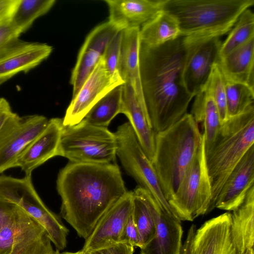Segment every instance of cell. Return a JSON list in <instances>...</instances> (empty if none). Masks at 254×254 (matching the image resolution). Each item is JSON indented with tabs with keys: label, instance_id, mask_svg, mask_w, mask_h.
Here are the masks:
<instances>
[{
	"label": "cell",
	"instance_id": "21",
	"mask_svg": "<svg viewBox=\"0 0 254 254\" xmlns=\"http://www.w3.org/2000/svg\"><path fill=\"white\" fill-rule=\"evenodd\" d=\"M121 113L128 118L141 146L152 162L155 152L156 133L145 105L139 100L132 87L127 83L123 85Z\"/></svg>",
	"mask_w": 254,
	"mask_h": 254
},
{
	"label": "cell",
	"instance_id": "3",
	"mask_svg": "<svg viewBox=\"0 0 254 254\" xmlns=\"http://www.w3.org/2000/svg\"><path fill=\"white\" fill-rule=\"evenodd\" d=\"M203 134L190 114L156 133L152 163L167 200L176 193L202 142Z\"/></svg>",
	"mask_w": 254,
	"mask_h": 254
},
{
	"label": "cell",
	"instance_id": "10",
	"mask_svg": "<svg viewBox=\"0 0 254 254\" xmlns=\"http://www.w3.org/2000/svg\"><path fill=\"white\" fill-rule=\"evenodd\" d=\"M49 120L40 115L13 112L0 130V173L14 168L19 156L44 129Z\"/></svg>",
	"mask_w": 254,
	"mask_h": 254
},
{
	"label": "cell",
	"instance_id": "1",
	"mask_svg": "<svg viewBox=\"0 0 254 254\" xmlns=\"http://www.w3.org/2000/svg\"><path fill=\"white\" fill-rule=\"evenodd\" d=\"M195 45L184 36L157 47L140 42L139 64L143 98L155 132L179 121L194 98L187 91L183 74L188 58Z\"/></svg>",
	"mask_w": 254,
	"mask_h": 254
},
{
	"label": "cell",
	"instance_id": "8",
	"mask_svg": "<svg viewBox=\"0 0 254 254\" xmlns=\"http://www.w3.org/2000/svg\"><path fill=\"white\" fill-rule=\"evenodd\" d=\"M178 190L169 204L181 221H192L208 213L211 186L206 163L204 136Z\"/></svg>",
	"mask_w": 254,
	"mask_h": 254
},
{
	"label": "cell",
	"instance_id": "41",
	"mask_svg": "<svg viewBox=\"0 0 254 254\" xmlns=\"http://www.w3.org/2000/svg\"><path fill=\"white\" fill-rule=\"evenodd\" d=\"M196 230V226L194 224H192L190 227L187 238L182 245L180 254H193L192 245Z\"/></svg>",
	"mask_w": 254,
	"mask_h": 254
},
{
	"label": "cell",
	"instance_id": "26",
	"mask_svg": "<svg viewBox=\"0 0 254 254\" xmlns=\"http://www.w3.org/2000/svg\"><path fill=\"white\" fill-rule=\"evenodd\" d=\"M191 113L195 122L204 128L205 151L213 143L221 125L219 113L212 97L204 86L194 96Z\"/></svg>",
	"mask_w": 254,
	"mask_h": 254
},
{
	"label": "cell",
	"instance_id": "31",
	"mask_svg": "<svg viewBox=\"0 0 254 254\" xmlns=\"http://www.w3.org/2000/svg\"><path fill=\"white\" fill-rule=\"evenodd\" d=\"M254 38V14L250 8H248L240 15L227 37L222 42L219 52V59Z\"/></svg>",
	"mask_w": 254,
	"mask_h": 254
},
{
	"label": "cell",
	"instance_id": "39",
	"mask_svg": "<svg viewBox=\"0 0 254 254\" xmlns=\"http://www.w3.org/2000/svg\"><path fill=\"white\" fill-rule=\"evenodd\" d=\"M10 19L0 23V50L20 36L11 25Z\"/></svg>",
	"mask_w": 254,
	"mask_h": 254
},
{
	"label": "cell",
	"instance_id": "18",
	"mask_svg": "<svg viewBox=\"0 0 254 254\" xmlns=\"http://www.w3.org/2000/svg\"><path fill=\"white\" fill-rule=\"evenodd\" d=\"M254 146L252 145L234 168L217 198L215 208L233 211L244 201L254 185Z\"/></svg>",
	"mask_w": 254,
	"mask_h": 254
},
{
	"label": "cell",
	"instance_id": "34",
	"mask_svg": "<svg viewBox=\"0 0 254 254\" xmlns=\"http://www.w3.org/2000/svg\"><path fill=\"white\" fill-rule=\"evenodd\" d=\"M122 31H119L107 45L102 59L105 69L114 79L124 83L120 71Z\"/></svg>",
	"mask_w": 254,
	"mask_h": 254
},
{
	"label": "cell",
	"instance_id": "35",
	"mask_svg": "<svg viewBox=\"0 0 254 254\" xmlns=\"http://www.w3.org/2000/svg\"><path fill=\"white\" fill-rule=\"evenodd\" d=\"M18 208L9 221L0 231V254H9L11 252L17 224Z\"/></svg>",
	"mask_w": 254,
	"mask_h": 254
},
{
	"label": "cell",
	"instance_id": "5",
	"mask_svg": "<svg viewBox=\"0 0 254 254\" xmlns=\"http://www.w3.org/2000/svg\"><path fill=\"white\" fill-rule=\"evenodd\" d=\"M254 143V107L222 123L208 150L206 163L211 186L208 213L231 172Z\"/></svg>",
	"mask_w": 254,
	"mask_h": 254
},
{
	"label": "cell",
	"instance_id": "38",
	"mask_svg": "<svg viewBox=\"0 0 254 254\" xmlns=\"http://www.w3.org/2000/svg\"><path fill=\"white\" fill-rule=\"evenodd\" d=\"M18 206L0 197V231L15 213Z\"/></svg>",
	"mask_w": 254,
	"mask_h": 254
},
{
	"label": "cell",
	"instance_id": "29",
	"mask_svg": "<svg viewBox=\"0 0 254 254\" xmlns=\"http://www.w3.org/2000/svg\"><path fill=\"white\" fill-rule=\"evenodd\" d=\"M132 191V215L138 233L139 248L141 249L154 237L155 225L144 196V189L138 186Z\"/></svg>",
	"mask_w": 254,
	"mask_h": 254
},
{
	"label": "cell",
	"instance_id": "4",
	"mask_svg": "<svg viewBox=\"0 0 254 254\" xmlns=\"http://www.w3.org/2000/svg\"><path fill=\"white\" fill-rule=\"evenodd\" d=\"M254 0H165L163 10L177 20L181 36L200 44L229 32Z\"/></svg>",
	"mask_w": 254,
	"mask_h": 254
},
{
	"label": "cell",
	"instance_id": "6",
	"mask_svg": "<svg viewBox=\"0 0 254 254\" xmlns=\"http://www.w3.org/2000/svg\"><path fill=\"white\" fill-rule=\"evenodd\" d=\"M117 147L115 133L108 127L92 125L82 120L76 125L64 127L58 156L73 163H115Z\"/></svg>",
	"mask_w": 254,
	"mask_h": 254
},
{
	"label": "cell",
	"instance_id": "17",
	"mask_svg": "<svg viewBox=\"0 0 254 254\" xmlns=\"http://www.w3.org/2000/svg\"><path fill=\"white\" fill-rule=\"evenodd\" d=\"M222 41L215 38L195 46L185 64L183 78L187 92L193 97L206 83L219 59Z\"/></svg>",
	"mask_w": 254,
	"mask_h": 254
},
{
	"label": "cell",
	"instance_id": "2",
	"mask_svg": "<svg viewBox=\"0 0 254 254\" xmlns=\"http://www.w3.org/2000/svg\"><path fill=\"white\" fill-rule=\"evenodd\" d=\"M61 215L86 239L100 218L127 191L116 163L69 162L59 172Z\"/></svg>",
	"mask_w": 254,
	"mask_h": 254
},
{
	"label": "cell",
	"instance_id": "25",
	"mask_svg": "<svg viewBox=\"0 0 254 254\" xmlns=\"http://www.w3.org/2000/svg\"><path fill=\"white\" fill-rule=\"evenodd\" d=\"M231 213L230 236L237 254L254 249V185L243 202Z\"/></svg>",
	"mask_w": 254,
	"mask_h": 254
},
{
	"label": "cell",
	"instance_id": "24",
	"mask_svg": "<svg viewBox=\"0 0 254 254\" xmlns=\"http://www.w3.org/2000/svg\"><path fill=\"white\" fill-rule=\"evenodd\" d=\"M139 32L140 28H137L122 30L120 71L124 83L129 84L139 100L145 104L140 73Z\"/></svg>",
	"mask_w": 254,
	"mask_h": 254
},
{
	"label": "cell",
	"instance_id": "30",
	"mask_svg": "<svg viewBox=\"0 0 254 254\" xmlns=\"http://www.w3.org/2000/svg\"><path fill=\"white\" fill-rule=\"evenodd\" d=\"M55 2V0H19L10 19L11 25L20 36L37 18L46 14Z\"/></svg>",
	"mask_w": 254,
	"mask_h": 254
},
{
	"label": "cell",
	"instance_id": "20",
	"mask_svg": "<svg viewBox=\"0 0 254 254\" xmlns=\"http://www.w3.org/2000/svg\"><path fill=\"white\" fill-rule=\"evenodd\" d=\"M109 8L108 21L122 31L140 28L163 9L165 0H105Z\"/></svg>",
	"mask_w": 254,
	"mask_h": 254
},
{
	"label": "cell",
	"instance_id": "12",
	"mask_svg": "<svg viewBox=\"0 0 254 254\" xmlns=\"http://www.w3.org/2000/svg\"><path fill=\"white\" fill-rule=\"evenodd\" d=\"M124 83L112 78L105 68L102 58L73 98L63 118L64 127L80 123L91 109L115 87Z\"/></svg>",
	"mask_w": 254,
	"mask_h": 254
},
{
	"label": "cell",
	"instance_id": "16",
	"mask_svg": "<svg viewBox=\"0 0 254 254\" xmlns=\"http://www.w3.org/2000/svg\"><path fill=\"white\" fill-rule=\"evenodd\" d=\"M64 127L63 118H54L49 120L44 129L19 156L14 168H20L25 175H32L35 169L58 156Z\"/></svg>",
	"mask_w": 254,
	"mask_h": 254
},
{
	"label": "cell",
	"instance_id": "40",
	"mask_svg": "<svg viewBox=\"0 0 254 254\" xmlns=\"http://www.w3.org/2000/svg\"><path fill=\"white\" fill-rule=\"evenodd\" d=\"M19 0H0V23L10 19Z\"/></svg>",
	"mask_w": 254,
	"mask_h": 254
},
{
	"label": "cell",
	"instance_id": "45",
	"mask_svg": "<svg viewBox=\"0 0 254 254\" xmlns=\"http://www.w3.org/2000/svg\"><path fill=\"white\" fill-rule=\"evenodd\" d=\"M74 254H86L82 250H80L78 252H74Z\"/></svg>",
	"mask_w": 254,
	"mask_h": 254
},
{
	"label": "cell",
	"instance_id": "11",
	"mask_svg": "<svg viewBox=\"0 0 254 254\" xmlns=\"http://www.w3.org/2000/svg\"><path fill=\"white\" fill-rule=\"evenodd\" d=\"M144 194L154 220L155 234L140 249V254H180L183 234L181 221L144 189Z\"/></svg>",
	"mask_w": 254,
	"mask_h": 254
},
{
	"label": "cell",
	"instance_id": "32",
	"mask_svg": "<svg viewBox=\"0 0 254 254\" xmlns=\"http://www.w3.org/2000/svg\"><path fill=\"white\" fill-rule=\"evenodd\" d=\"M225 82L228 119L254 107V88L242 83L226 80Z\"/></svg>",
	"mask_w": 254,
	"mask_h": 254
},
{
	"label": "cell",
	"instance_id": "23",
	"mask_svg": "<svg viewBox=\"0 0 254 254\" xmlns=\"http://www.w3.org/2000/svg\"><path fill=\"white\" fill-rule=\"evenodd\" d=\"M217 64L225 80L254 89V38L219 59Z\"/></svg>",
	"mask_w": 254,
	"mask_h": 254
},
{
	"label": "cell",
	"instance_id": "15",
	"mask_svg": "<svg viewBox=\"0 0 254 254\" xmlns=\"http://www.w3.org/2000/svg\"><path fill=\"white\" fill-rule=\"evenodd\" d=\"M132 191L127 193L98 220L85 239L81 250L86 253L120 242L124 227L132 212Z\"/></svg>",
	"mask_w": 254,
	"mask_h": 254
},
{
	"label": "cell",
	"instance_id": "37",
	"mask_svg": "<svg viewBox=\"0 0 254 254\" xmlns=\"http://www.w3.org/2000/svg\"><path fill=\"white\" fill-rule=\"evenodd\" d=\"M134 248L128 243L119 242L99 250L85 253L86 254H133Z\"/></svg>",
	"mask_w": 254,
	"mask_h": 254
},
{
	"label": "cell",
	"instance_id": "33",
	"mask_svg": "<svg viewBox=\"0 0 254 254\" xmlns=\"http://www.w3.org/2000/svg\"><path fill=\"white\" fill-rule=\"evenodd\" d=\"M204 86L217 106L222 124L228 120L226 93L225 80L218 67L217 63L214 64Z\"/></svg>",
	"mask_w": 254,
	"mask_h": 254
},
{
	"label": "cell",
	"instance_id": "43",
	"mask_svg": "<svg viewBox=\"0 0 254 254\" xmlns=\"http://www.w3.org/2000/svg\"><path fill=\"white\" fill-rule=\"evenodd\" d=\"M74 253L72 252H63L61 253L60 251L56 250L53 253L51 254H74Z\"/></svg>",
	"mask_w": 254,
	"mask_h": 254
},
{
	"label": "cell",
	"instance_id": "13",
	"mask_svg": "<svg viewBox=\"0 0 254 254\" xmlns=\"http://www.w3.org/2000/svg\"><path fill=\"white\" fill-rule=\"evenodd\" d=\"M52 47L16 39L0 50V85L18 73L27 72L47 59Z\"/></svg>",
	"mask_w": 254,
	"mask_h": 254
},
{
	"label": "cell",
	"instance_id": "19",
	"mask_svg": "<svg viewBox=\"0 0 254 254\" xmlns=\"http://www.w3.org/2000/svg\"><path fill=\"white\" fill-rule=\"evenodd\" d=\"M231 213L225 212L206 221L196 230L193 254H237L230 236Z\"/></svg>",
	"mask_w": 254,
	"mask_h": 254
},
{
	"label": "cell",
	"instance_id": "42",
	"mask_svg": "<svg viewBox=\"0 0 254 254\" xmlns=\"http://www.w3.org/2000/svg\"><path fill=\"white\" fill-rule=\"evenodd\" d=\"M13 113L8 101L4 98L0 97V130Z\"/></svg>",
	"mask_w": 254,
	"mask_h": 254
},
{
	"label": "cell",
	"instance_id": "36",
	"mask_svg": "<svg viewBox=\"0 0 254 254\" xmlns=\"http://www.w3.org/2000/svg\"><path fill=\"white\" fill-rule=\"evenodd\" d=\"M120 242L128 243L133 247H139V236L132 217V212L124 227Z\"/></svg>",
	"mask_w": 254,
	"mask_h": 254
},
{
	"label": "cell",
	"instance_id": "27",
	"mask_svg": "<svg viewBox=\"0 0 254 254\" xmlns=\"http://www.w3.org/2000/svg\"><path fill=\"white\" fill-rule=\"evenodd\" d=\"M140 42L147 46L157 47L181 36L176 19L162 10L140 28Z\"/></svg>",
	"mask_w": 254,
	"mask_h": 254
},
{
	"label": "cell",
	"instance_id": "14",
	"mask_svg": "<svg viewBox=\"0 0 254 254\" xmlns=\"http://www.w3.org/2000/svg\"><path fill=\"white\" fill-rule=\"evenodd\" d=\"M120 31L108 21L97 26L87 35L71 75L72 98L76 95L101 60L109 42Z\"/></svg>",
	"mask_w": 254,
	"mask_h": 254
},
{
	"label": "cell",
	"instance_id": "22",
	"mask_svg": "<svg viewBox=\"0 0 254 254\" xmlns=\"http://www.w3.org/2000/svg\"><path fill=\"white\" fill-rule=\"evenodd\" d=\"M17 221L9 254H51L55 251L45 228L19 206Z\"/></svg>",
	"mask_w": 254,
	"mask_h": 254
},
{
	"label": "cell",
	"instance_id": "7",
	"mask_svg": "<svg viewBox=\"0 0 254 254\" xmlns=\"http://www.w3.org/2000/svg\"><path fill=\"white\" fill-rule=\"evenodd\" d=\"M31 176L18 178L0 175V197L15 203L34 218L45 228L57 250H63L66 246L68 229L42 201Z\"/></svg>",
	"mask_w": 254,
	"mask_h": 254
},
{
	"label": "cell",
	"instance_id": "44",
	"mask_svg": "<svg viewBox=\"0 0 254 254\" xmlns=\"http://www.w3.org/2000/svg\"><path fill=\"white\" fill-rule=\"evenodd\" d=\"M242 254H254V249H248Z\"/></svg>",
	"mask_w": 254,
	"mask_h": 254
},
{
	"label": "cell",
	"instance_id": "9",
	"mask_svg": "<svg viewBox=\"0 0 254 254\" xmlns=\"http://www.w3.org/2000/svg\"><path fill=\"white\" fill-rule=\"evenodd\" d=\"M115 134L116 155L127 174L164 208L173 212L164 195L153 164L141 146L130 123L119 126Z\"/></svg>",
	"mask_w": 254,
	"mask_h": 254
},
{
	"label": "cell",
	"instance_id": "28",
	"mask_svg": "<svg viewBox=\"0 0 254 254\" xmlns=\"http://www.w3.org/2000/svg\"><path fill=\"white\" fill-rule=\"evenodd\" d=\"M123 84L115 87L102 97L82 120L92 125L108 127L112 120L121 113Z\"/></svg>",
	"mask_w": 254,
	"mask_h": 254
}]
</instances>
